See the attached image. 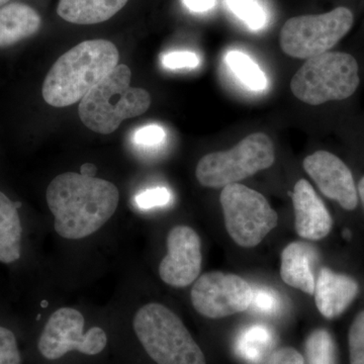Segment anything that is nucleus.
Instances as JSON below:
<instances>
[{
    "instance_id": "obj_7",
    "label": "nucleus",
    "mask_w": 364,
    "mask_h": 364,
    "mask_svg": "<svg viewBox=\"0 0 364 364\" xmlns=\"http://www.w3.org/2000/svg\"><path fill=\"white\" fill-rule=\"evenodd\" d=\"M353 23V14L344 6L322 14L294 16L282 26L280 47L293 58L308 60L329 52Z\"/></svg>"
},
{
    "instance_id": "obj_16",
    "label": "nucleus",
    "mask_w": 364,
    "mask_h": 364,
    "mask_svg": "<svg viewBox=\"0 0 364 364\" xmlns=\"http://www.w3.org/2000/svg\"><path fill=\"white\" fill-rule=\"evenodd\" d=\"M41 26L39 13L28 4L16 2L0 7V48L33 37Z\"/></svg>"
},
{
    "instance_id": "obj_27",
    "label": "nucleus",
    "mask_w": 364,
    "mask_h": 364,
    "mask_svg": "<svg viewBox=\"0 0 364 364\" xmlns=\"http://www.w3.org/2000/svg\"><path fill=\"white\" fill-rule=\"evenodd\" d=\"M165 136L166 134L161 127L157 124H149L136 130L134 134L133 141L136 145L141 147H156L164 142Z\"/></svg>"
},
{
    "instance_id": "obj_9",
    "label": "nucleus",
    "mask_w": 364,
    "mask_h": 364,
    "mask_svg": "<svg viewBox=\"0 0 364 364\" xmlns=\"http://www.w3.org/2000/svg\"><path fill=\"white\" fill-rule=\"evenodd\" d=\"M85 318L78 310L61 308L50 316L40 333L37 348L46 360L54 361L76 351L95 356L107 348V335L100 327L85 331Z\"/></svg>"
},
{
    "instance_id": "obj_23",
    "label": "nucleus",
    "mask_w": 364,
    "mask_h": 364,
    "mask_svg": "<svg viewBox=\"0 0 364 364\" xmlns=\"http://www.w3.org/2000/svg\"><path fill=\"white\" fill-rule=\"evenodd\" d=\"M23 356L16 332L0 324V364H23Z\"/></svg>"
},
{
    "instance_id": "obj_30",
    "label": "nucleus",
    "mask_w": 364,
    "mask_h": 364,
    "mask_svg": "<svg viewBox=\"0 0 364 364\" xmlns=\"http://www.w3.org/2000/svg\"><path fill=\"white\" fill-rule=\"evenodd\" d=\"M189 11L195 13H203L215 6V0H183Z\"/></svg>"
},
{
    "instance_id": "obj_1",
    "label": "nucleus",
    "mask_w": 364,
    "mask_h": 364,
    "mask_svg": "<svg viewBox=\"0 0 364 364\" xmlns=\"http://www.w3.org/2000/svg\"><path fill=\"white\" fill-rule=\"evenodd\" d=\"M46 198L57 234L67 240H81L112 219L119 207V191L105 179L65 172L50 182Z\"/></svg>"
},
{
    "instance_id": "obj_26",
    "label": "nucleus",
    "mask_w": 364,
    "mask_h": 364,
    "mask_svg": "<svg viewBox=\"0 0 364 364\" xmlns=\"http://www.w3.org/2000/svg\"><path fill=\"white\" fill-rule=\"evenodd\" d=\"M171 200V193L166 188L147 189L136 196V205L142 210L163 207Z\"/></svg>"
},
{
    "instance_id": "obj_15",
    "label": "nucleus",
    "mask_w": 364,
    "mask_h": 364,
    "mask_svg": "<svg viewBox=\"0 0 364 364\" xmlns=\"http://www.w3.org/2000/svg\"><path fill=\"white\" fill-rule=\"evenodd\" d=\"M315 252L303 242L289 244L282 252L280 275L287 286L314 294L316 279L313 272Z\"/></svg>"
},
{
    "instance_id": "obj_33",
    "label": "nucleus",
    "mask_w": 364,
    "mask_h": 364,
    "mask_svg": "<svg viewBox=\"0 0 364 364\" xmlns=\"http://www.w3.org/2000/svg\"><path fill=\"white\" fill-rule=\"evenodd\" d=\"M9 0H0V7L6 6L7 2H9Z\"/></svg>"
},
{
    "instance_id": "obj_11",
    "label": "nucleus",
    "mask_w": 364,
    "mask_h": 364,
    "mask_svg": "<svg viewBox=\"0 0 364 364\" xmlns=\"http://www.w3.org/2000/svg\"><path fill=\"white\" fill-rule=\"evenodd\" d=\"M167 253L159 265L160 279L172 287L191 286L202 272V241L188 226L170 230L166 240Z\"/></svg>"
},
{
    "instance_id": "obj_31",
    "label": "nucleus",
    "mask_w": 364,
    "mask_h": 364,
    "mask_svg": "<svg viewBox=\"0 0 364 364\" xmlns=\"http://www.w3.org/2000/svg\"><path fill=\"white\" fill-rule=\"evenodd\" d=\"M95 172H97V167L91 163H85L81 167V174H83V176L95 177Z\"/></svg>"
},
{
    "instance_id": "obj_8",
    "label": "nucleus",
    "mask_w": 364,
    "mask_h": 364,
    "mask_svg": "<svg viewBox=\"0 0 364 364\" xmlns=\"http://www.w3.org/2000/svg\"><path fill=\"white\" fill-rule=\"evenodd\" d=\"M220 202L228 233L241 247L259 245L277 226L279 217L264 196L243 184L225 186Z\"/></svg>"
},
{
    "instance_id": "obj_4",
    "label": "nucleus",
    "mask_w": 364,
    "mask_h": 364,
    "mask_svg": "<svg viewBox=\"0 0 364 364\" xmlns=\"http://www.w3.org/2000/svg\"><path fill=\"white\" fill-rule=\"evenodd\" d=\"M133 329L144 350L156 364H207L205 354L173 311L159 303L141 306Z\"/></svg>"
},
{
    "instance_id": "obj_10",
    "label": "nucleus",
    "mask_w": 364,
    "mask_h": 364,
    "mask_svg": "<svg viewBox=\"0 0 364 364\" xmlns=\"http://www.w3.org/2000/svg\"><path fill=\"white\" fill-rule=\"evenodd\" d=\"M252 287L239 275L210 272L193 284L191 299L193 309L208 318H223L250 308Z\"/></svg>"
},
{
    "instance_id": "obj_3",
    "label": "nucleus",
    "mask_w": 364,
    "mask_h": 364,
    "mask_svg": "<svg viewBox=\"0 0 364 364\" xmlns=\"http://www.w3.org/2000/svg\"><path fill=\"white\" fill-rule=\"evenodd\" d=\"M131 76L130 68L119 64L80 100L79 117L85 127L109 135L124 119L141 116L149 109V92L132 87Z\"/></svg>"
},
{
    "instance_id": "obj_5",
    "label": "nucleus",
    "mask_w": 364,
    "mask_h": 364,
    "mask_svg": "<svg viewBox=\"0 0 364 364\" xmlns=\"http://www.w3.org/2000/svg\"><path fill=\"white\" fill-rule=\"evenodd\" d=\"M358 85V62L342 52H327L306 60L291 81L294 97L311 105L346 100Z\"/></svg>"
},
{
    "instance_id": "obj_14",
    "label": "nucleus",
    "mask_w": 364,
    "mask_h": 364,
    "mask_svg": "<svg viewBox=\"0 0 364 364\" xmlns=\"http://www.w3.org/2000/svg\"><path fill=\"white\" fill-rule=\"evenodd\" d=\"M358 282L329 268H322L316 279L315 303L318 312L326 318L341 316L358 296Z\"/></svg>"
},
{
    "instance_id": "obj_17",
    "label": "nucleus",
    "mask_w": 364,
    "mask_h": 364,
    "mask_svg": "<svg viewBox=\"0 0 364 364\" xmlns=\"http://www.w3.org/2000/svg\"><path fill=\"white\" fill-rule=\"evenodd\" d=\"M129 0H59L57 14L75 25H95L116 16Z\"/></svg>"
},
{
    "instance_id": "obj_13",
    "label": "nucleus",
    "mask_w": 364,
    "mask_h": 364,
    "mask_svg": "<svg viewBox=\"0 0 364 364\" xmlns=\"http://www.w3.org/2000/svg\"><path fill=\"white\" fill-rule=\"evenodd\" d=\"M293 203L294 227L301 238L318 241L330 234L333 227L331 215L306 179H299L294 186Z\"/></svg>"
},
{
    "instance_id": "obj_12",
    "label": "nucleus",
    "mask_w": 364,
    "mask_h": 364,
    "mask_svg": "<svg viewBox=\"0 0 364 364\" xmlns=\"http://www.w3.org/2000/svg\"><path fill=\"white\" fill-rule=\"evenodd\" d=\"M304 168L321 193L344 210L358 205V193L350 169L340 158L328 151H318L304 160Z\"/></svg>"
},
{
    "instance_id": "obj_2",
    "label": "nucleus",
    "mask_w": 364,
    "mask_h": 364,
    "mask_svg": "<svg viewBox=\"0 0 364 364\" xmlns=\"http://www.w3.org/2000/svg\"><path fill=\"white\" fill-rule=\"evenodd\" d=\"M116 45L107 40H90L67 51L48 72L43 97L51 107H65L80 102L117 65Z\"/></svg>"
},
{
    "instance_id": "obj_32",
    "label": "nucleus",
    "mask_w": 364,
    "mask_h": 364,
    "mask_svg": "<svg viewBox=\"0 0 364 364\" xmlns=\"http://www.w3.org/2000/svg\"><path fill=\"white\" fill-rule=\"evenodd\" d=\"M358 193L359 198H360L361 203H363L364 207V177L361 178V181H359L358 188Z\"/></svg>"
},
{
    "instance_id": "obj_28",
    "label": "nucleus",
    "mask_w": 364,
    "mask_h": 364,
    "mask_svg": "<svg viewBox=\"0 0 364 364\" xmlns=\"http://www.w3.org/2000/svg\"><path fill=\"white\" fill-rule=\"evenodd\" d=\"M200 58L195 53L173 52L162 57V65L167 69L196 68Z\"/></svg>"
},
{
    "instance_id": "obj_20",
    "label": "nucleus",
    "mask_w": 364,
    "mask_h": 364,
    "mask_svg": "<svg viewBox=\"0 0 364 364\" xmlns=\"http://www.w3.org/2000/svg\"><path fill=\"white\" fill-rule=\"evenodd\" d=\"M225 59L229 68L249 90L261 91L267 87V76L245 53L234 50L228 53Z\"/></svg>"
},
{
    "instance_id": "obj_29",
    "label": "nucleus",
    "mask_w": 364,
    "mask_h": 364,
    "mask_svg": "<svg viewBox=\"0 0 364 364\" xmlns=\"http://www.w3.org/2000/svg\"><path fill=\"white\" fill-rule=\"evenodd\" d=\"M267 364H305V359L296 349L284 347L272 352Z\"/></svg>"
},
{
    "instance_id": "obj_18",
    "label": "nucleus",
    "mask_w": 364,
    "mask_h": 364,
    "mask_svg": "<svg viewBox=\"0 0 364 364\" xmlns=\"http://www.w3.org/2000/svg\"><path fill=\"white\" fill-rule=\"evenodd\" d=\"M23 228L16 203L0 191V263L14 264L23 252Z\"/></svg>"
},
{
    "instance_id": "obj_21",
    "label": "nucleus",
    "mask_w": 364,
    "mask_h": 364,
    "mask_svg": "<svg viewBox=\"0 0 364 364\" xmlns=\"http://www.w3.org/2000/svg\"><path fill=\"white\" fill-rule=\"evenodd\" d=\"M305 364H337V349L326 329L314 330L305 344Z\"/></svg>"
},
{
    "instance_id": "obj_24",
    "label": "nucleus",
    "mask_w": 364,
    "mask_h": 364,
    "mask_svg": "<svg viewBox=\"0 0 364 364\" xmlns=\"http://www.w3.org/2000/svg\"><path fill=\"white\" fill-rule=\"evenodd\" d=\"M250 310L254 312L274 315L280 309V299L277 291L269 287H255L251 293Z\"/></svg>"
},
{
    "instance_id": "obj_19",
    "label": "nucleus",
    "mask_w": 364,
    "mask_h": 364,
    "mask_svg": "<svg viewBox=\"0 0 364 364\" xmlns=\"http://www.w3.org/2000/svg\"><path fill=\"white\" fill-rule=\"evenodd\" d=\"M272 333L267 326L252 325L242 331L237 340V352L250 363H258L269 350Z\"/></svg>"
},
{
    "instance_id": "obj_25",
    "label": "nucleus",
    "mask_w": 364,
    "mask_h": 364,
    "mask_svg": "<svg viewBox=\"0 0 364 364\" xmlns=\"http://www.w3.org/2000/svg\"><path fill=\"white\" fill-rule=\"evenodd\" d=\"M350 364H364V310L354 318L348 333Z\"/></svg>"
},
{
    "instance_id": "obj_6",
    "label": "nucleus",
    "mask_w": 364,
    "mask_h": 364,
    "mask_svg": "<svg viewBox=\"0 0 364 364\" xmlns=\"http://www.w3.org/2000/svg\"><path fill=\"white\" fill-rule=\"evenodd\" d=\"M274 160V147L269 136L251 134L232 149L203 156L196 166V176L205 188H224L269 168Z\"/></svg>"
},
{
    "instance_id": "obj_22",
    "label": "nucleus",
    "mask_w": 364,
    "mask_h": 364,
    "mask_svg": "<svg viewBox=\"0 0 364 364\" xmlns=\"http://www.w3.org/2000/svg\"><path fill=\"white\" fill-rule=\"evenodd\" d=\"M228 6L253 31L267 25V16L256 0H226Z\"/></svg>"
}]
</instances>
